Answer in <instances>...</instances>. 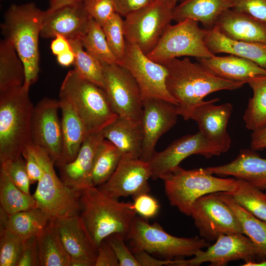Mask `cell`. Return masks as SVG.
<instances>
[{
    "instance_id": "obj_56",
    "label": "cell",
    "mask_w": 266,
    "mask_h": 266,
    "mask_svg": "<svg viewBox=\"0 0 266 266\" xmlns=\"http://www.w3.org/2000/svg\"><path fill=\"white\" fill-rule=\"evenodd\" d=\"M242 266H266V258L261 260L260 262L256 261H250L245 262Z\"/></svg>"
},
{
    "instance_id": "obj_21",
    "label": "cell",
    "mask_w": 266,
    "mask_h": 266,
    "mask_svg": "<svg viewBox=\"0 0 266 266\" xmlns=\"http://www.w3.org/2000/svg\"><path fill=\"white\" fill-rule=\"evenodd\" d=\"M92 19L83 1L63 6L52 12L45 11L40 36L54 38L57 35H61L68 39H80L88 31Z\"/></svg>"
},
{
    "instance_id": "obj_41",
    "label": "cell",
    "mask_w": 266,
    "mask_h": 266,
    "mask_svg": "<svg viewBox=\"0 0 266 266\" xmlns=\"http://www.w3.org/2000/svg\"><path fill=\"white\" fill-rule=\"evenodd\" d=\"M23 242L6 228H0V266H16Z\"/></svg>"
},
{
    "instance_id": "obj_43",
    "label": "cell",
    "mask_w": 266,
    "mask_h": 266,
    "mask_svg": "<svg viewBox=\"0 0 266 266\" xmlns=\"http://www.w3.org/2000/svg\"><path fill=\"white\" fill-rule=\"evenodd\" d=\"M91 17L101 27L116 13L113 0H83Z\"/></svg>"
},
{
    "instance_id": "obj_54",
    "label": "cell",
    "mask_w": 266,
    "mask_h": 266,
    "mask_svg": "<svg viewBox=\"0 0 266 266\" xmlns=\"http://www.w3.org/2000/svg\"><path fill=\"white\" fill-rule=\"evenodd\" d=\"M48 1L49 6L46 11L47 13H50L63 6L81 2L83 0H48Z\"/></svg>"
},
{
    "instance_id": "obj_40",
    "label": "cell",
    "mask_w": 266,
    "mask_h": 266,
    "mask_svg": "<svg viewBox=\"0 0 266 266\" xmlns=\"http://www.w3.org/2000/svg\"><path fill=\"white\" fill-rule=\"evenodd\" d=\"M122 17L116 13L102 27L109 47L118 64L122 59L126 49L124 20Z\"/></svg>"
},
{
    "instance_id": "obj_19",
    "label": "cell",
    "mask_w": 266,
    "mask_h": 266,
    "mask_svg": "<svg viewBox=\"0 0 266 266\" xmlns=\"http://www.w3.org/2000/svg\"><path fill=\"white\" fill-rule=\"evenodd\" d=\"M219 100L215 98L203 101L194 109L190 119L197 123L199 131L222 154L231 147L232 140L227 132V126L233 106L230 102L214 104Z\"/></svg>"
},
{
    "instance_id": "obj_58",
    "label": "cell",
    "mask_w": 266,
    "mask_h": 266,
    "mask_svg": "<svg viewBox=\"0 0 266 266\" xmlns=\"http://www.w3.org/2000/svg\"><path fill=\"white\" fill-rule=\"evenodd\" d=\"M168 3H169V4H170L171 5V6L173 7V5H172V0H163ZM174 8V7H173Z\"/></svg>"
},
{
    "instance_id": "obj_44",
    "label": "cell",
    "mask_w": 266,
    "mask_h": 266,
    "mask_svg": "<svg viewBox=\"0 0 266 266\" xmlns=\"http://www.w3.org/2000/svg\"><path fill=\"white\" fill-rule=\"evenodd\" d=\"M133 198V209L140 217L148 220L155 217L159 213L160 205L149 192L139 194Z\"/></svg>"
},
{
    "instance_id": "obj_37",
    "label": "cell",
    "mask_w": 266,
    "mask_h": 266,
    "mask_svg": "<svg viewBox=\"0 0 266 266\" xmlns=\"http://www.w3.org/2000/svg\"><path fill=\"white\" fill-rule=\"evenodd\" d=\"M237 180L236 189L233 192L226 193L246 211L266 222V193L247 181Z\"/></svg>"
},
{
    "instance_id": "obj_25",
    "label": "cell",
    "mask_w": 266,
    "mask_h": 266,
    "mask_svg": "<svg viewBox=\"0 0 266 266\" xmlns=\"http://www.w3.org/2000/svg\"><path fill=\"white\" fill-rule=\"evenodd\" d=\"M205 30L204 41L213 54L224 53L237 56L266 69V44L231 39L222 33L215 26Z\"/></svg>"
},
{
    "instance_id": "obj_38",
    "label": "cell",
    "mask_w": 266,
    "mask_h": 266,
    "mask_svg": "<svg viewBox=\"0 0 266 266\" xmlns=\"http://www.w3.org/2000/svg\"><path fill=\"white\" fill-rule=\"evenodd\" d=\"M68 40L75 55L74 70L83 78L104 89L102 64L84 50L79 39Z\"/></svg>"
},
{
    "instance_id": "obj_24",
    "label": "cell",
    "mask_w": 266,
    "mask_h": 266,
    "mask_svg": "<svg viewBox=\"0 0 266 266\" xmlns=\"http://www.w3.org/2000/svg\"><path fill=\"white\" fill-rule=\"evenodd\" d=\"M215 26L231 39L266 44V23L248 14L227 9L220 14Z\"/></svg>"
},
{
    "instance_id": "obj_35",
    "label": "cell",
    "mask_w": 266,
    "mask_h": 266,
    "mask_svg": "<svg viewBox=\"0 0 266 266\" xmlns=\"http://www.w3.org/2000/svg\"><path fill=\"white\" fill-rule=\"evenodd\" d=\"M123 157L121 151L109 140L103 138L96 149L93 162L92 182L98 187L112 175Z\"/></svg>"
},
{
    "instance_id": "obj_27",
    "label": "cell",
    "mask_w": 266,
    "mask_h": 266,
    "mask_svg": "<svg viewBox=\"0 0 266 266\" xmlns=\"http://www.w3.org/2000/svg\"><path fill=\"white\" fill-rule=\"evenodd\" d=\"M197 61L216 76L224 79L243 81L254 76L266 74V69L249 60L230 54L207 58H196Z\"/></svg>"
},
{
    "instance_id": "obj_17",
    "label": "cell",
    "mask_w": 266,
    "mask_h": 266,
    "mask_svg": "<svg viewBox=\"0 0 266 266\" xmlns=\"http://www.w3.org/2000/svg\"><path fill=\"white\" fill-rule=\"evenodd\" d=\"M179 116L176 105L159 99L143 100L141 118L143 142L139 159L148 162L157 152L159 138L176 123Z\"/></svg>"
},
{
    "instance_id": "obj_20",
    "label": "cell",
    "mask_w": 266,
    "mask_h": 266,
    "mask_svg": "<svg viewBox=\"0 0 266 266\" xmlns=\"http://www.w3.org/2000/svg\"><path fill=\"white\" fill-rule=\"evenodd\" d=\"M52 221L70 257V266H94L98 248L92 241L79 215Z\"/></svg>"
},
{
    "instance_id": "obj_47",
    "label": "cell",
    "mask_w": 266,
    "mask_h": 266,
    "mask_svg": "<svg viewBox=\"0 0 266 266\" xmlns=\"http://www.w3.org/2000/svg\"><path fill=\"white\" fill-rule=\"evenodd\" d=\"M36 235L24 241L16 266H38Z\"/></svg>"
},
{
    "instance_id": "obj_33",
    "label": "cell",
    "mask_w": 266,
    "mask_h": 266,
    "mask_svg": "<svg viewBox=\"0 0 266 266\" xmlns=\"http://www.w3.org/2000/svg\"><path fill=\"white\" fill-rule=\"evenodd\" d=\"M253 91L244 111L246 128L252 132L266 126V74L254 76L246 81Z\"/></svg>"
},
{
    "instance_id": "obj_29",
    "label": "cell",
    "mask_w": 266,
    "mask_h": 266,
    "mask_svg": "<svg viewBox=\"0 0 266 266\" xmlns=\"http://www.w3.org/2000/svg\"><path fill=\"white\" fill-rule=\"evenodd\" d=\"M229 8H232L230 0H181L173 8V20L177 23L192 19L210 29L220 14Z\"/></svg>"
},
{
    "instance_id": "obj_48",
    "label": "cell",
    "mask_w": 266,
    "mask_h": 266,
    "mask_svg": "<svg viewBox=\"0 0 266 266\" xmlns=\"http://www.w3.org/2000/svg\"><path fill=\"white\" fill-rule=\"evenodd\" d=\"M94 266H119L116 255L107 238L98 247Z\"/></svg>"
},
{
    "instance_id": "obj_16",
    "label": "cell",
    "mask_w": 266,
    "mask_h": 266,
    "mask_svg": "<svg viewBox=\"0 0 266 266\" xmlns=\"http://www.w3.org/2000/svg\"><path fill=\"white\" fill-rule=\"evenodd\" d=\"M59 109V100L44 98L34 106L32 121L33 144L44 149L55 164L63 149Z\"/></svg>"
},
{
    "instance_id": "obj_9",
    "label": "cell",
    "mask_w": 266,
    "mask_h": 266,
    "mask_svg": "<svg viewBox=\"0 0 266 266\" xmlns=\"http://www.w3.org/2000/svg\"><path fill=\"white\" fill-rule=\"evenodd\" d=\"M206 30L199 22L187 19L174 25H169L155 48L146 56L162 64L181 56L207 58L215 55L207 48L204 38Z\"/></svg>"
},
{
    "instance_id": "obj_23",
    "label": "cell",
    "mask_w": 266,
    "mask_h": 266,
    "mask_svg": "<svg viewBox=\"0 0 266 266\" xmlns=\"http://www.w3.org/2000/svg\"><path fill=\"white\" fill-rule=\"evenodd\" d=\"M206 168L213 174L241 179L266 190V159L251 148L240 149L236 157L228 164Z\"/></svg>"
},
{
    "instance_id": "obj_36",
    "label": "cell",
    "mask_w": 266,
    "mask_h": 266,
    "mask_svg": "<svg viewBox=\"0 0 266 266\" xmlns=\"http://www.w3.org/2000/svg\"><path fill=\"white\" fill-rule=\"evenodd\" d=\"M0 203V208L8 215L36 207V202L33 196L19 188L1 167Z\"/></svg>"
},
{
    "instance_id": "obj_34",
    "label": "cell",
    "mask_w": 266,
    "mask_h": 266,
    "mask_svg": "<svg viewBox=\"0 0 266 266\" xmlns=\"http://www.w3.org/2000/svg\"><path fill=\"white\" fill-rule=\"evenodd\" d=\"M220 198L233 210L238 219L243 231L253 243L259 255L266 258V222L246 211L226 192L218 193Z\"/></svg>"
},
{
    "instance_id": "obj_5",
    "label": "cell",
    "mask_w": 266,
    "mask_h": 266,
    "mask_svg": "<svg viewBox=\"0 0 266 266\" xmlns=\"http://www.w3.org/2000/svg\"><path fill=\"white\" fill-rule=\"evenodd\" d=\"M59 99L68 102L79 117L87 134L102 131L118 117L105 91L69 71L61 86Z\"/></svg>"
},
{
    "instance_id": "obj_45",
    "label": "cell",
    "mask_w": 266,
    "mask_h": 266,
    "mask_svg": "<svg viewBox=\"0 0 266 266\" xmlns=\"http://www.w3.org/2000/svg\"><path fill=\"white\" fill-rule=\"evenodd\" d=\"M107 238L114 251L119 266H139L133 254L130 251L126 245L124 236L116 233Z\"/></svg>"
},
{
    "instance_id": "obj_1",
    "label": "cell",
    "mask_w": 266,
    "mask_h": 266,
    "mask_svg": "<svg viewBox=\"0 0 266 266\" xmlns=\"http://www.w3.org/2000/svg\"><path fill=\"white\" fill-rule=\"evenodd\" d=\"M162 65L167 70V90L178 102V114L185 120L190 119L194 109L206 96L221 90H235L246 83L218 77L188 57L173 59Z\"/></svg>"
},
{
    "instance_id": "obj_51",
    "label": "cell",
    "mask_w": 266,
    "mask_h": 266,
    "mask_svg": "<svg viewBox=\"0 0 266 266\" xmlns=\"http://www.w3.org/2000/svg\"><path fill=\"white\" fill-rule=\"evenodd\" d=\"M139 266H171L173 260H160L152 256L151 254L141 250H133Z\"/></svg>"
},
{
    "instance_id": "obj_52",
    "label": "cell",
    "mask_w": 266,
    "mask_h": 266,
    "mask_svg": "<svg viewBox=\"0 0 266 266\" xmlns=\"http://www.w3.org/2000/svg\"><path fill=\"white\" fill-rule=\"evenodd\" d=\"M250 148L257 151L266 149V126L252 132Z\"/></svg>"
},
{
    "instance_id": "obj_22",
    "label": "cell",
    "mask_w": 266,
    "mask_h": 266,
    "mask_svg": "<svg viewBox=\"0 0 266 266\" xmlns=\"http://www.w3.org/2000/svg\"><path fill=\"white\" fill-rule=\"evenodd\" d=\"M103 138L102 131L88 134L75 158L70 162L58 166L60 178L66 186L81 191L94 186V158L97 147Z\"/></svg>"
},
{
    "instance_id": "obj_14",
    "label": "cell",
    "mask_w": 266,
    "mask_h": 266,
    "mask_svg": "<svg viewBox=\"0 0 266 266\" xmlns=\"http://www.w3.org/2000/svg\"><path fill=\"white\" fill-rule=\"evenodd\" d=\"M206 250H198L192 259L175 260L171 266H198L209 262V266H224L233 261H255L261 257L251 240L243 233L220 235Z\"/></svg>"
},
{
    "instance_id": "obj_13",
    "label": "cell",
    "mask_w": 266,
    "mask_h": 266,
    "mask_svg": "<svg viewBox=\"0 0 266 266\" xmlns=\"http://www.w3.org/2000/svg\"><path fill=\"white\" fill-rule=\"evenodd\" d=\"M105 91L118 116L141 121L142 98L138 85L131 73L117 63H101Z\"/></svg>"
},
{
    "instance_id": "obj_15",
    "label": "cell",
    "mask_w": 266,
    "mask_h": 266,
    "mask_svg": "<svg viewBox=\"0 0 266 266\" xmlns=\"http://www.w3.org/2000/svg\"><path fill=\"white\" fill-rule=\"evenodd\" d=\"M220 154L200 131L183 136L173 141L163 151L156 152L148 162L151 178L163 180L182 161L192 155L209 159Z\"/></svg>"
},
{
    "instance_id": "obj_31",
    "label": "cell",
    "mask_w": 266,
    "mask_h": 266,
    "mask_svg": "<svg viewBox=\"0 0 266 266\" xmlns=\"http://www.w3.org/2000/svg\"><path fill=\"white\" fill-rule=\"evenodd\" d=\"M38 266H69L65 250L52 220L36 235Z\"/></svg>"
},
{
    "instance_id": "obj_53",
    "label": "cell",
    "mask_w": 266,
    "mask_h": 266,
    "mask_svg": "<svg viewBox=\"0 0 266 266\" xmlns=\"http://www.w3.org/2000/svg\"><path fill=\"white\" fill-rule=\"evenodd\" d=\"M51 49L57 56L72 49L68 39L61 35H57L51 44Z\"/></svg>"
},
{
    "instance_id": "obj_26",
    "label": "cell",
    "mask_w": 266,
    "mask_h": 266,
    "mask_svg": "<svg viewBox=\"0 0 266 266\" xmlns=\"http://www.w3.org/2000/svg\"><path fill=\"white\" fill-rule=\"evenodd\" d=\"M102 132L104 138L111 141L123 156L139 159L143 142L141 121L118 116Z\"/></svg>"
},
{
    "instance_id": "obj_32",
    "label": "cell",
    "mask_w": 266,
    "mask_h": 266,
    "mask_svg": "<svg viewBox=\"0 0 266 266\" xmlns=\"http://www.w3.org/2000/svg\"><path fill=\"white\" fill-rule=\"evenodd\" d=\"M25 80L23 62L12 43L3 38L0 42V92L22 86Z\"/></svg>"
},
{
    "instance_id": "obj_46",
    "label": "cell",
    "mask_w": 266,
    "mask_h": 266,
    "mask_svg": "<svg viewBox=\"0 0 266 266\" xmlns=\"http://www.w3.org/2000/svg\"><path fill=\"white\" fill-rule=\"evenodd\" d=\"M232 8L266 23V0H230Z\"/></svg>"
},
{
    "instance_id": "obj_55",
    "label": "cell",
    "mask_w": 266,
    "mask_h": 266,
    "mask_svg": "<svg viewBox=\"0 0 266 266\" xmlns=\"http://www.w3.org/2000/svg\"><path fill=\"white\" fill-rule=\"evenodd\" d=\"M75 55L72 49L57 56V61L60 65L67 66L74 63Z\"/></svg>"
},
{
    "instance_id": "obj_12",
    "label": "cell",
    "mask_w": 266,
    "mask_h": 266,
    "mask_svg": "<svg viewBox=\"0 0 266 266\" xmlns=\"http://www.w3.org/2000/svg\"><path fill=\"white\" fill-rule=\"evenodd\" d=\"M118 64L133 75L138 85L142 100L159 99L178 106V102L166 87L165 66L150 59L136 45L126 42L125 53Z\"/></svg>"
},
{
    "instance_id": "obj_30",
    "label": "cell",
    "mask_w": 266,
    "mask_h": 266,
    "mask_svg": "<svg viewBox=\"0 0 266 266\" xmlns=\"http://www.w3.org/2000/svg\"><path fill=\"white\" fill-rule=\"evenodd\" d=\"M0 228H6L23 241L36 235L52 220L37 207L10 215L0 209Z\"/></svg>"
},
{
    "instance_id": "obj_2",
    "label": "cell",
    "mask_w": 266,
    "mask_h": 266,
    "mask_svg": "<svg viewBox=\"0 0 266 266\" xmlns=\"http://www.w3.org/2000/svg\"><path fill=\"white\" fill-rule=\"evenodd\" d=\"M118 199L94 186L81 191L79 216L97 248L113 234H121L126 238L136 216L133 202Z\"/></svg>"
},
{
    "instance_id": "obj_4",
    "label": "cell",
    "mask_w": 266,
    "mask_h": 266,
    "mask_svg": "<svg viewBox=\"0 0 266 266\" xmlns=\"http://www.w3.org/2000/svg\"><path fill=\"white\" fill-rule=\"evenodd\" d=\"M29 88L22 86L0 92V162L22 155L33 144L34 106Z\"/></svg>"
},
{
    "instance_id": "obj_50",
    "label": "cell",
    "mask_w": 266,
    "mask_h": 266,
    "mask_svg": "<svg viewBox=\"0 0 266 266\" xmlns=\"http://www.w3.org/2000/svg\"><path fill=\"white\" fill-rule=\"evenodd\" d=\"M22 156L25 161L27 173L31 183L38 182L42 175V171L33 153L31 145L24 150Z\"/></svg>"
},
{
    "instance_id": "obj_49",
    "label": "cell",
    "mask_w": 266,
    "mask_h": 266,
    "mask_svg": "<svg viewBox=\"0 0 266 266\" xmlns=\"http://www.w3.org/2000/svg\"><path fill=\"white\" fill-rule=\"evenodd\" d=\"M158 0H113L116 12L124 18Z\"/></svg>"
},
{
    "instance_id": "obj_3",
    "label": "cell",
    "mask_w": 266,
    "mask_h": 266,
    "mask_svg": "<svg viewBox=\"0 0 266 266\" xmlns=\"http://www.w3.org/2000/svg\"><path fill=\"white\" fill-rule=\"evenodd\" d=\"M45 11L33 2L13 4L4 14L0 25L4 39L13 45L25 69L24 85L30 89L38 79L39 53L38 38Z\"/></svg>"
},
{
    "instance_id": "obj_28",
    "label": "cell",
    "mask_w": 266,
    "mask_h": 266,
    "mask_svg": "<svg viewBox=\"0 0 266 266\" xmlns=\"http://www.w3.org/2000/svg\"><path fill=\"white\" fill-rule=\"evenodd\" d=\"M63 149L60 159L56 164L60 166L72 161L76 157L87 135L82 121L71 104L60 99Z\"/></svg>"
},
{
    "instance_id": "obj_8",
    "label": "cell",
    "mask_w": 266,
    "mask_h": 266,
    "mask_svg": "<svg viewBox=\"0 0 266 266\" xmlns=\"http://www.w3.org/2000/svg\"><path fill=\"white\" fill-rule=\"evenodd\" d=\"M141 217L135 218L126 238L133 250H141L161 256L164 260L193 256L199 250L210 245L200 236L179 237L166 232L157 223L150 224Z\"/></svg>"
},
{
    "instance_id": "obj_42",
    "label": "cell",
    "mask_w": 266,
    "mask_h": 266,
    "mask_svg": "<svg viewBox=\"0 0 266 266\" xmlns=\"http://www.w3.org/2000/svg\"><path fill=\"white\" fill-rule=\"evenodd\" d=\"M11 180L21 190L30 194L31 181L29 177L25 161L23 156L0 163Z\"/></svg>"
},
{
    "instance_id": "obj_18",
    "label": "cell",
    "mask_w": 266,
    "mask_h": 266,
    "mask_svg": "<svg viewBox=\"0 0 266 266\" xmlns=\"http://www.w3.org/2000/svg\"><path fill=\"white\" fill-rule=\"evenodd\" d=\"M151 172L148 162L123 156L111 177L98 187L113 198L132 197L150 190L148 180Z\"/></svg>"
},
{
    "instance_id": "obj_11",
    "label": "cell",
    "mask_w": 266,
    "mask_h": 266,
    "mask_svg": "<svg viewBox=\"0 0 266 266\" xmlns=\"http://www.w3.org/2000/svg\"><path fill=\"white\" fill-rule=\"evenodd\" d=\"M190 216L200 236L209 242L216 241L222 234L243 233L236 215L218 193L198 199L194 204Z\"/></svg>"
},
{
    "instance_id": "obj_7",
    "label": "cell",
    "mask_w": 266,
    "mask_h": 266,
    "mask_svg": "<svg viewBox=\"0 0 266 266\" xmlns=\"http://www.w3.org/2000/svg\"><path fill=\"white\" fill-rule=\"evenodd\" d=\"M31 147L42 171L33 195L36 207L52 220L79 215L81 191L71 189L64 183L56 173L54 162L44 149L33 144Z\"/></svg>"
},
{
    "instance_id": "obj_39",
    "label": "cell",
    "mask_w": 266,
    "mask_h": 266,
    "mask_svg": "<svg viewBox=\"0 0 266 266\" xmlns=\"http://www.w3.org/2000/svg\"><path fill=\"white\" fill-rule=\"evenodd\" d=\"M86 51L101 63H117L111 51L102 27L93 18L88 31L80 39Z\"/></svg>"
},
{
    "instance_id": "obj_6",
    "label": "cell",
    "mask_w": 266,
    "mask_h": 266,
    "mask_svg": "<svg viewBox=\"0 0 266 266\" xmlns=\"http://www.w3.org/2000/svg\"><path fill=\"white\" fill-rule=\"evenodd\" d=\"M163 180L170 205L188 216L194 204L201 197L213 193L231 192L238 185L237 179L217 177L206 168L186 170L179 166Z\"/></svg>"
},
{
    "instance_id": "obj_10",
    "label": "cell",
    "mask_w": 266,
    "mask_h": 266,
    "mask_svg": "<svg viewBox=\"0 0 266 266\" xmlns=\"http://www.w3.org/2000/svg\"><path fill=\"white\" fill-rule=\"evenodd\" d=\"M173 7L158 0L125 17L124 33L126 41L136 45L145 54L156 46L173 20Z\"/></svg>"
},
{
    "instance_id": "obj_59",
    "label": "cell",
    "mask_w": 266,
    "mask_h": 266,
    "mask_svg": "<svg viewBox=\"0 0 266 266\" xmlns=\"http://www.w3.org/2000/svg\"></svg>"
},
{
    "instance_id": "obj_57",
    "label": "cell",
    "mask_w": 266,
    "mask_h": 266,
    "mask_svg": "<svg viewBox=\"0 0 266 266\" xmlns=\"http://www.w3.org/2000/svg\"><path fill=\"white\" fill-rule=\"evenodd\" d=\"M181 0H172V5L174 7L178 2H180Z\"/></svg>"
}]
</instances>
